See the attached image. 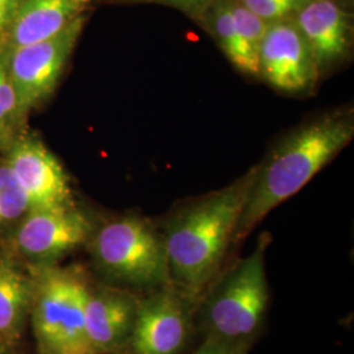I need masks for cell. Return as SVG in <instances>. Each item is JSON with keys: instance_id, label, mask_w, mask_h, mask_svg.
<instances>
[{"instance_id": "6da1fadb", "label": "cell", "mask_w": 354, "mask_h": 354, "mask_svg": "<svg viewBox=\"0 0 354 354\" xmlns=\"http://www.w3.org/2000/svg\"><path fill=\"white\" fill-rule=\"evenodd\" d=\"M353 138V106L319 114L283 136L254 165L234 243L244 241L272 210L304 189Z\"/></svg>"}, {"instance_id": "7a4b0ae2", "label": "cell", "mask_w": 354, "mask_h": 354, "mask_svg": "<svg viewBox=\"0 0 354 354\" xmlns=\"http://www.w3.org/2000/svg\"><path fill=\"white\" fill-rule=\"evenodd\" d=\"M254 165L227 187L180 206L163 236L171 285L197 302L216 277L252 185Z\"/></svg>"}, {"instance_id": "3957f363", "label": "cell", "mask_w": 354, "mask_h": 354, "mask_svg": "<svg viewBox=\"0 0 354 354\" xmlns=\"http://www.w3.org/2000/svg\"><path fill=\"white\" fill-rule=\"evenodd\" d=\"M272 235L263 232L247 257L212 283L201 299V326L209 337L235 348H250L269 307L266 252Z\"/></svg>"}, {"instance_id": "277c9868", "label": "cell", "mask_w": 354, "mask_h": 354, "mask_svg": "<svg viewBox=\"0 0 354 354\" xmlns=\"http://www.w3.org/2000/svg\"><path fill=\"white\" fill-rule=\"evenodd\" d=\"M93 254L108 276L129 286L151 291L171 285L163 232L145 216L127 215L104 225Z\"/></svg>"}, {"instance_id": "5b68a950", "label": "cell", "mask_w": 354, "mask_h": 354, "mask_svg": "<svg viewBox=\"0 0 354 354\" xmlns=\"http://www.w3.org/2000/svg\"><path fill=\"white\" fill-rule=\"evenodd\" d=\"M88 288L70 270H49L39 283L35 329L44 354H91L84 304Z\"/></svg>"}, {"instance_id": "8992f818", "label": "cell", "mask_w": 354, "mask_h": 354, "mask_svg": "<svg viewBox=\"0 0 354 354\" xmlns=\"http://www.w3.org/2000/svg\"><path fill=\"white\" fill-rule=\"evenodd\" d=\"M257 68L259 77L285 95H308L320 80L314 54L292 17L268 23Z\"/></svg>"}, {"instance_id": "52a82bcc", "label": "cell", "mask_w": 354, "mask_h": 354, "mask_svg": "<svg viewBox=\"0 0 354 354\" xmlns=\"http://www.w3.org/2000/svg\"><path fill=\"white\" fill-rule=\"evenodd\" d=\"M84 24L86 15L54 37L12 49L8 68L20 112L45 100L54 91Z\"/></svg>"}, {"instance_id": "ba28073f", "label": "cell", "mask_w": 354, "mask_h": 354, "mask_svg": "<svg viewBox=\"0 0 354 354\" xmlns=\"http://www.w3.org/2000/svg\"><path fill=\"white\" fill-rule=\"evenodd\" d=\"M172 285L140 301L129 346L133 354H181L189 337L193 304Z\"/></svg>"}, {"instance_id": "9c48e42d", "label": "cell", "mask_w": 354, "mask_h": 354, "mask_svg": "<svg viewBox=\"0 0 354 354\" xmlns=\"http://www.w3.org/2000/svg\"><path fill=\"white\" fill-rule=\"evenodd\" d=\"M352 6L339 0H306L292 16L314 54L320 79L345 64L353 50Z\"/></svg>"}, {"instance_id": "30bf717a", "label": "cell", "mask_w": 354, "mask_h": 354, "mask_svg": "<svg viewBox=\"0 0 354 354\" xmlns=\"http://www.w3.org/2000/svg\"><path fill=\"white\" fill-rule=\"evenodd\" d=\"M8 167L24 192L29 210L71 206V189L61 163L41 142H19Z\"/></svg>"}, {"instance_id": "8fae6325", "label": "cell", "mask_w": 354, "mask_h": 354, "mask_svg": "<svg viewBox=\"0 0 354 354\" xmlns=\"http://www.w3.org/2000/svg\"><path fill=\"white\" fill-rule=\"evenodd\" d=\"M89 234L87 218L73 205L37 209L19 230L17 244L29 256L53 259L82 245Z\"/></svg>"}, {"instance_id": "7c38bea8", "label": "cell", "mask_w": 354, "mask_h": 354, "mask_svg": "<svg viewBox=\"0 0 354 354\" xmlns=\"http://www.w3.org/2000/svg\"><path fill=\"white\" fill-rule=\"evenodd\" d=\"M140 299L121 291H91L84 304L91 354L115 352L129 345Z\"/></svg>"}, {"instance_id": "4fadbf2b", "label": "cell", "mask_w": 354, "mask_h": 354, "mask_svg": "<svg viewBox=\"0 0 354 354\" xmlns=\"http://www.w3.org/2000/svg\"><path fill=\"white\" fill-rule=\"evenodd\" d=\"M95 0H23L10 24L11 46L20 48L57 36L86 15Z\"/></svg>"}, {"instance_id": "5bb4252c", "label": "cell", "mask_w": 354, "mask_h": 354, "mask_svg": "<svg viewBox=\"0 0 354 354\" xmlns=\"http://www.w3.org/2000/svg\"><path fill=\"white\" fill-rule=\"evenodd\" d=\"M194 23L210 35L238 71L244 75L259 77L257 59L245 48L236 29L230 10V0H214L203 10Z\"/></svg>"}, {"instance_id": "9a60e30c", "label": "cell", "mask_w": 354, "mask_h": 354, "mask_svg": "<svg viewBox=\"0 0 354 354\" xmlns=\"http://www.w3.org/2000/svg\"><path fill=\"white\" fill-rule=\"evenodd\" d=\"M28 304V286L11 261L0 259V333L10 335L19 327Z\"/></svg>"}, {"instance_id": "2e32d148", "label": "cell", "mask_w": 354, "mask_h": 354, "mask_svg": "<svg viewBox=\"0 0 354 354\" xmlns=\"http://www.w3.org/2000/svg\"><path fill=\"white\" fill-rule=\"evenodd\" d=\"M230 10L245 48L257 59L259 48L264 37L268 23L241 4L239 0H230Z\"/></svg>"}, {"instance_id": "e0dca14e", "label": "cell", "mask_w": 354, "mask_h": 354, "mask_svg": "<svg viewBox=\"0 0 354 354\" xmlns=\"http://www.w3.org/2000/svg\"><path fill=\"white\" fill-rule=\"evenodd\" d=\"M29 210L26 194L8 165L0 167V223L13 221Z\"/></svg>"}, {"instance_id": "ac0fdd59", "label": "cell", "mask_w": 354, "mask_h": 354, "mask_svg": "<svg viewBox=\"0 0 354 354\" xmlns=\"http://www.w3.org/2000/svg\"><path fill=\"white\" fill-rule=\"evenodd\" d=\"M266 23L292 17L306 0H239Z\"/></svg>"}, {"instance_id": "d6986e66", "label": "cell", "mask_w": 354, "mask_h": 354, "mask_svg": "<svg viewBox=\"0 0 354 354\" xmlns=\"http://www.w3.org/2000/svg\"><path fill=\"white\" fill-rule=\"evenodd\" d=\"M17 112H20V109L10 75L8 59L0 55V129L6 127Z\"/></svg>"}, {"instance_id": "ffe728a7", "label": "cell", "mask_w": 354, "mask_h": 354, "mask_svg": "<svg viewBox=\"0 0 354 354\" xmlns=\"http://www.w3.org/2000/svg\"><path fill=\"white\" fill-rule=\"evenodd\" d=\"M127 4H158L165 6L169 8H175L177 11L188 16L190 20H196L203 10L213 3L214 0H118Z\"/></svg>"}, {"instance_id": "44dd1931", "label": "cell", "mask_w": 354, "mask_h": 354, "mask_svg": "<svg viewBox=\"0 0 354 354\" xmlns=\"http://www.w3.org/2000/svg\"><path fill=\"white\" fill-rule=\"evenodd\" d=\"M248 351V348H235L226 342L216 340L214 337L205 336L203 344L193 352V354H241Z\"/></svg>"}, {"instance_id": "7402d4cb", "label": "cell", "mask_w": 354, "mask_h": 354, "mask_svg": "<svg viewBox=\"0 0 354 354\" xmlns=\"http://www.w3.org/2000/svg\"><path fill=\"white\" fill-rule=\"evenodd\" d=\"M23 0H0V35L10 26Z\"/></svg>"}, {"instance_id": "603a6c76", "label": "cell", "mask_w": 354, "mask_h": 354, "mask_svg": "<svg viewBox=\"0 0 354 354\" xmlns=\"http://www.w3.org/2000/svg\"><path fill=\"white\" fill-rule=\"evenodd\" d=\"M339 1H342V3L346 4V6H352V3H353V0H339Z\"/></svg>"}, {"instance_id": "cb8c5ba5", "label": "cell", "mask_w": 354, "mask_h": 354, "mask_svg": "<svg viewBox=\"0 0 354 354\" xmlns=\"http://www.w3.org/2000/svg\"><path fill=\"white\" fill-rule=\"evenodd\" d=\"M247 352H248V351H245V352H241V354H247Z\"/></svg>"}]
</instances>
